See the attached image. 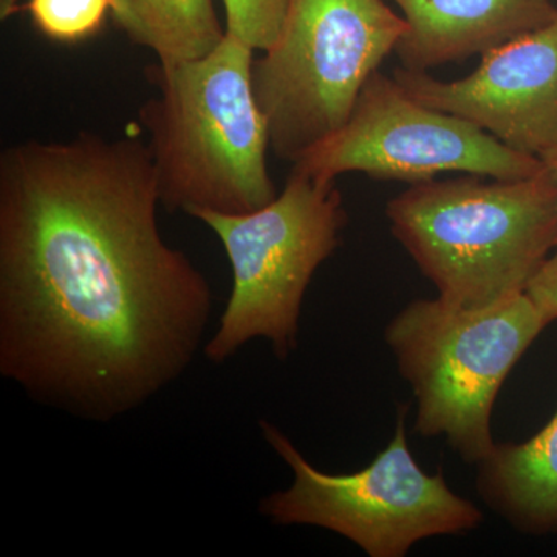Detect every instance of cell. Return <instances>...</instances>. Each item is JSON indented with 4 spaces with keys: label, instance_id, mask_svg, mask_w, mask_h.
Wrapping results in <instances>:
<instances>
[{
    "label": "cell",
    "instance_id": "cell-1",
    "mask_svg": "<svg viewBox=\"0 0 557 557\" xmlns=\"http://www.w3.org/2000/svg\"><path fill=\"white\" fill-rule=\"evenodd\" d=\"M148 145L83 132L0 157V373L72 416L129 413L188 370L207 277L161 236Z\"/></svg>",
    "mask_w": 557,
    "mask_h": 557
},
{
    "label": "cell",
    "instance_id": "cell-2",
    "mask_svg": "<svg viewBox=\"0 0 557 557\" xmlns=\"http://www.w3.org/2000/svg\"><path fill=\"white\" fill-rule=\"evenodd\" d=\"M255 51L226 33L208 57L148 70L159 95L139 120L171 212L247 214L278 196L267 166L269 124L252 90Z\"/></svg>",
    "mask_w": 557,
    "mask_h": 557
},
{
    "label": "cell",
    "instance_id": "cell-3",
    "mask_svg": "<svg viewBox=\"0 0 557 557\" xmlns=\"http://www.w3.org/2000/svg\"><path fill=\"white\" fill-rule=\"evenodd\" d=\"M386 214L438 298L463 309L527 293L557 248V188L547 166L520 180L467 174L416 183L388 201Z\"/></svg>",
    "mask_w": 557,
    "mask_h": 557
},
{
    "label": "cell",
    "instance_id": "cell-4",
    "mask_svg": "<svg viewBox=\"0 0 557 557\" xmlns=\"http://www.w3.org/2000/svg\"><path fill=\"white\" fill-rule=\"evenodd\" d=\"M549 324L527 293L482 309L437 298L399 311L384 339L412 387L418 434L445 438L478 467L497 445L491 420L498 392Z\"/></svg>",
    "mask_w": 557,
    "mask_h": 557
},
{
    "label": "cell",
    "instance_id": "cell-5",
    "mask_svg": "<svg viewBox=\"0 0 557 557\" xmlns=\"http://www.w3.org/2000/svg\"><path fill=\"white\" fill-rule=\"evenodd\" d=\"M190 218L214 231L233 270L228 302L205 346L209 361L222 364L256 338L270 341L278 359L288 358L307 288L347 223L335 180L293 170L276 199L258 211H197Z\"/></svg>",
    "mask_w": 557,
    "mask_h": 557
},
{
    "label": "cell",
    "instance_id": "cell-6",
    "mask_svg": "<svg viewBox=\"0 0 557 557\" xmlns=\"http://www.w3.org/2000/svg\"><path fill=\"white\" fill-rule=\"evenodd\" d=\"M408 30L384 0H288L276 42L251 67L273 152L295 163L341 129Z\"/></svg>",
    "mask_w": 557,
    "mask_h": 557
},
{
    "label": "cell",
    "instance_id": "cell-7",
    "mask_svg": "<svg viewBox=\"0 0 557 557\" xmlns=\"http://www.w3.org/2000/svg\"><path fill=\"white\" fill-rule=\"evenodd\" d=\"M408 412L409 406H398L394 437L368 468L339 475L313 467L281 429L260 421L267 443L295 475L287 490L260 502V512L276 525L333 531L370 557H405L418 542L482 525V511L450 490L442 469L428 474L417 463Z\"/></svg>",
    "mask_w": 557,
    "mask_h": 557
},
{
    "label": "cell",
    "instance_id": "cell-8",
    "mask_svg": "<svg viewBox=\"0 0 557 557\" xmlns=\"http://www.w3.org/2000/svg\"><path fill=\"white\" fill-rule=\"evenodd\" d=\"M293 164L311 178L362 172L410 185L442 172L520 180L545 170L539 157L508 148L469 121L413 100L394 76L380 70L362 87L344 126Z\"/></svg>",
    "mask_w": 557,
    "mask_h": 557
},
{
    "label": "cell",
    "instance_id": "cell-9",
    "mask_svg": "<svg viewBox=\"0 0 557 557\" xmlns=\"http://www.w3.org/2000/svg\"><path fill=\"white\" fill-rule=\"evenodd\" d=\"M394 78L413 100L460 116L518 152L541 159L557 148V14L487 51L465 78L438 81L405 67Z\"/></svg>",
    "mask_w": 557,
    "mask_h": 557
},
{
    "label": "cell",
    "instance_id": "cell-10",
    "mask_svg": "<svg viewBox=\"0 0 557 557\" xmlns=\"http://www.w3.org/2000/svg\"><path fill=\"white\" fill-rule=\"evenodd\" d=\"M409 30L395 53L403 67L428 72L487 53L544 27L557 14L553 0H392Z\"/></svg>",
    "mask_w": 557,
    "mask_h": 557
},
{
    "label": "cell",
    "instance_id": "cell-11",
    "mask_svg": "<svg viewBox=\"0 0 557 557\" xmlns=\"http://www.w3.org/2000/svg\"><path fill=\"white\" fill-rule=\"evenodd\" d=\"M479 496L530 536L557 533V412L533 437L497 443L478 465Z\"/></svg>",
    "mask_w": 557,
    "mask_h": 557
},
{
    "label": "cell",
    "instance_id": "cell-12",
    "mask_svg": "<svg viewBox=\"0 0 557 557\" xmlns=\"http://www.w3.org/2000/svg\"><path fill=\"white\" fill-rule=\"evenodd\" d=\"M110 13L127 38L152 50L160 64L200 60L226 36L212 0H112Z\"/></svg>",
    "mask_w": 557,
    "mask_h": 557
},
{
    "label": "cell",
    "instance_id": "cell-13",
    "mask_svg": "<svg viewBox=\"0 0 557 557\" xmlns=\"http://www.w3.org/2000/svg\"><path fill=\"white\" fill-rule=\"evenodd\" d=\"M32 21L44 36L75 44L97 35L112 11V0H30Z\"/></svg>",
    "mask_w": 557,
    "mask_h": 557
},
{
    "label": "cell",
    "instance_id": "cell-14",
    "mask_svg": "<svg viewBox=\"0 0 557 557\" xmlns=\"http://www.w3.org/2000/svg\"><path fill=\"white\" fill-rule=\"evenodd\" d=\"M288 0H223L226 33L256 51L276 42Z\"/></svg>",
    "mask_w": 557,
    "mask_h": 557
},
{
    "label": "cell",
    "instance_id": "cell-15",
    "mask_svg": "<svg viewBox=\"0 0 557 557\" xmlns=\"http://www.w3.org/2000/svg\"><path fill=\"white\" fill-rule=\"evenodd\" d=\"M527 295L537 304L539 309L547 314L549 321L557 319V248L549 256L536 277L531 281Z\"/></svg>",
    "mask_w": 557,
    "mask_h": 557
},
{
    "label": "cell",
    "instance_id": "cell-16",
    "mask_svg": "<svg viewBox=\"0 0 557 557\" xmlns=\"http://www.w3.org/2000/svg\"><path fill=\"white\" fill-rule=\"evenodd\" d=\"M541 160L544 161L549 174H552L553 180H555L557 188V148L544 153V156L541 157Z\"/></svg>",
    "mask_w": 557,
    "mask_h": 557
}]
</instances>
